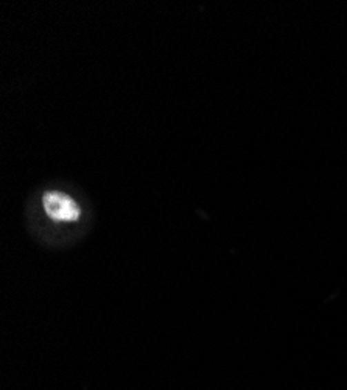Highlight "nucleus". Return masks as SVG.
<instances>
[{"label": "nucleus", "instance_id": "1", "mask_svg": "<svg viewBox=\"0 0 347 390\" xmlns=\"http://www.w3.org/2000/svg\"><path fill=\"white\" fill-rule=\"evenodd\" d=\"M42 205L47 216L54 222H77L81 214L78 203L64 192H46L42 195Z\"/></svg>", "mask_w": 347, "mask_h": 390}]
</instances>
